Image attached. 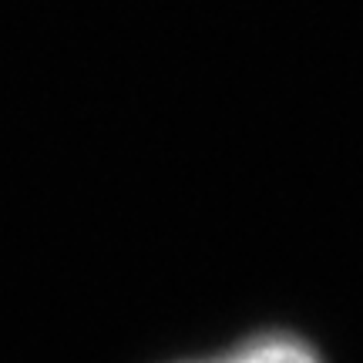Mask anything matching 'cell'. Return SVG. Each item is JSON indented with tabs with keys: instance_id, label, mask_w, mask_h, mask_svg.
Returning <instances> with one entry per match:
<instances>
[{
	"instance_id": "cell-1",
	"label": "cell",
	"mask_w": 363,
	"mask_h": 363,
	"mask_svg": "<svg viewBox=\"0 0 363 363\" xmlns=\"http://www.w3.org/2000/svg\"><path fill=\"white\" fill-rule=\"evenodd\" d=\"M192 363H323V360L306 340L289 337V333H262V337H252L246 343L233 347L229 353Z\"/></svg>"
}]
</instances>
